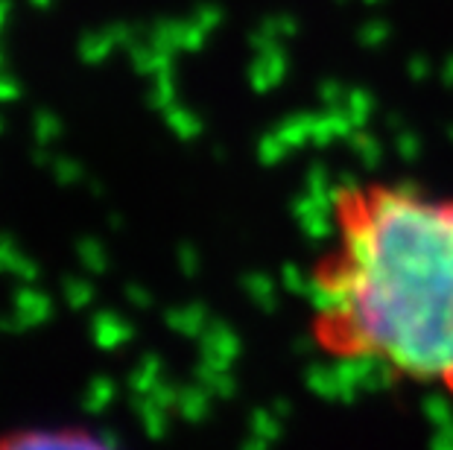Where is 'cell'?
I'll list each match as a JSON object with an SVG mask.
<instances>
[{"mask_svg":"<svg viewBox=\"0 0 453 450\" xmlns=\"http://www.w3.org/2000/svg\"><path fill=\"white\" fill-rule=\"evenodd\" d=\"M311 333L327 357L453 395V196L398 181L336 190L311 270Z\"/></svg>","mask_w":453,"mask_h":450,"instance_id":"6da1fadb","label":"cell"},{"mask_svg":"<svg viewBox=\"0 0 453 450\" xmlns=\"http://www.w3.org/2000/svg\"><path fill=\"white\" fill-rule=\"evenodd\" d=\"M0 450H114L105 439L80 427H30L0 436Z\"/></svg>","mask_w":453,"mask_h":450,"instance_id":"7a4b0ae2","label":"cell"}]
</instances>
